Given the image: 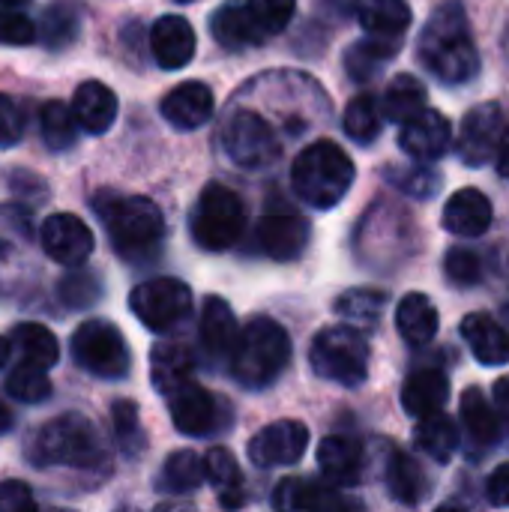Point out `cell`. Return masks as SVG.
Here are the masks:
<instances>
[{"mask_svg":"<svg viewBox=\"0 0 509 512\" xmlns=\"http://www.w3.org/2000/svg\"><path fill=\"white\" fill-rule=\"evenodd\" d=\"M162 117L174 126V129H198L204 126L213 111H216V96L204 81H183L177 84L171 93H165L162 105H159Z\"/></svg>","mask_w":509,"mask_h":512,"instance_id":"17","label":"cell"},{"mask_svg":"<svg viewBox=\"0 0 509 512\" xmlns=\"http://www.w3.org/2000/svg\"><path fill=\"white\" fill-rule=\"evenodd\" d=\"M177 3H192V0H177Z\"/></svg>","mask_w":509,"mask_h":512,"instance_id":"58","label":"cell"},{"mask_svg":"<svg viewBox=\"0 0 509 512\" xmlns=\"http://www.w3.org/2000/svg\"><path fill=\"white\" fill-rule=\"evenodd\" d=\"M78 30H81V6H75L72 0H57L42 12L36 39H42V45L51 51H63L78 39Z\"/></svg>","mask_w":509,"mask_h":512,"instance_id":"35","label":"cell"},{"mask_svg":"<svg viewBox=\"0 0 509 512\" xmlns=\"http://www.w3.org/2000/svg\"><path fill=\"white\" fill-rule=\"evenodd\" d=\"M36 510L33 489L21 480L0 483V512H30Z\"/></svg>","mask_w":509,"mask_h":512,"instance_id":"50","label":"cell"},{"mask_svg":"<svg viewBox=\"0 0 509 512\" xmlns=\"http://www.w3.org/2000/svg\"><path fill=\"white\" fill-rule=\"evenodd\" d=\"M93 231L72 213H54L42 225V249L63 267H81L93 255Z\"/></svg>","mask_w":509,"mask_h":512,"instance_id":"13","label":"cell"},{"mask_svg":"<svg viewBox=\"0 0 509 512\" xmlns=\"http://www.w3.org/2000/svg\"><path fill=\"white\" fill-rule=\"evenodd\" d=\"M204 480L213 483V489L219 492L222 507H240L243 498V474L237 459L225 450V447H213L204 456Z\"/></svg>","mask_w":509,"mask_h":512,"instance_id":"36","label":"cell"},{"mask_svg":"<svg viewBox=\"0 0 509 512\" xmlns=\"http://www.w3.org/2000/svg\"><path fill=\"white\" fill-rule=\"evenodd\" d=\"M453 144V126L450 120L435 111V108H423L417 111L414 117L402 120V129H399V147L417 159V162H432V159H441Z\"/></svg>","mask_w":509,"mask_h":512,"instance_id":"14","label":"cell"},{"mask_svg":"<svg viewBox=\"0 0 509 512\" xmlns=\"http://www.w3.org/2000/svg\"><path fill=\"white\" fill-rule=\"evenodd\" d=\"M357 18L372 36L405 39V30L411 27L414 15L408 0H357Z\"/></svg>","mask_w":509,"mask_h":512,"instance_id":"32","label":"cell"},{"mask_svg":"<svg viewBox=\"0 0 509 512\" xmlns=\"http://www.w3.org/2000/svg\"><path fill=\"white\" fill-rule=\"evenodd\" d=\"M357 168L351 156L330 138L309 144L291 165V186L300 201L315 210H333L354 186Z\"/></svg>","mask_w":509,"mask_h":512,"instance_id":"3","label":"cell"},{"mask_svg":"<svg viewBox=\"0 0 509 512\" xmlns=\"http://www.w3.org/2000/svg\"><path fill=\"white\" fill-rule=\"evenodd\" d=\"M417 57L441 84H468L480 72V51L471 36V21L462 0H444L426 21Z\"/></svg>","mask_w":509,"mask_h":512,"instance_id":"1","label":"cell"},{"mask_svg":"<svg viewBox=\"0 0 509 512\" xmlns=\"http://www.w3.org/2000/svg\"><path fill=\"white\" fill-rule=\"evenodd\" d=\"M72 360L93 378L102 381H120L129 375L132 354L123 339V333L102 318L84 321L72 333Z\"/></svg>","mask_w":509,"mask_h":512,"instance_id":"9","label":"cell"},{"mask_svg":"<svg viewBox=\"0 0 509 512\" xmlns=\"http://www.w3.org/2000/svg\"><path fill=\"white\" fill-rule=\"evenodd\" d=\"M321 6H324L327 12L345 18V15H351V12L357 9V0H321Z\"/></svg>","mask_w":509,"mask_h":512,"instance_id":"54","label":"cell"},{"mask_svg":"<svg viewBox=\"0 0 509 512\" xmlns=\"http://www.w3.org/2000/svg\"><path fill=\"white\" fill-rule=\"evenodd\" d=\"M21 135H24V114L12 96L0 93V147L18 144Z\"/></svg>","mask_w":509,"mask_h":512,"instance_id":"49","label":"cell"},{"mask_svg":"<svg viewBox=\"0 0 509 512\" xmlns=\"http://www.w3.org/2000/svg\"><path fill=\"white\" fill-rule=\"evenodd\" d=\"M6 357H9V342L0 336V369H3V363H6Z\"/></svg>","mask_w":509,"mask_h":512,"instance_id":"56","label":"cell"},{"mask_svg":"<svg viewBox=\"0 0 509 512\" xmlns=\"http://www.w3.org/2000/svg\"><path fill=\"white\" fill-rule=\"evenodd\" d=\"M237 318H234V309L222 300V297H207L204 300V309H201V321H198V336H201V345L204 351L219 360V357H228L234 342H237Z\"/></svg>","mask_w":509,"mask_h":512,"instance_id":"27","label":"cell"},{"mask_svg":"<svg viewBox=\"0 0 509 512\" xmlns=\"http://www.w3.org/2000/svg\"><path fill=\"white\" fill-rule=\"evenodd\" d=\"M30 459L45 468V465H63V468H78V471H93L108 468V450L90 420L81 414H63L51 420L48 426L39 429Z\"/></svg>","mask_w":509,"mask_h":512,"instance_id":"4","label":"cell"},{"mask_svg":"<svg viewBox=\"0 0 509 512\" xmlns=\"http://www.w3.org/2000/svg\"><path fill=\"white\" fill-rule=\"evenodd\" d=\"M72 114H75V123L90 132V135H102L114 126L117 120V96L108 84L102 81H84L78 84L75 90V99H72Z\"/></svg>","mask_w":509,"mask_h":512,"instance_id":"23","label":"cell"},{"mask_svg":"<svg viewBox=\"0 0 509 512\" xmlns=\"http://www.w3.org/2000/svg\"><path fill=\"white\" fill-rule=\"evenodd\" d=\"M12 342L15 348L21 351V360L39 366V369H51L60 357V348H57V339L48 327L42 324H18L12 330Z\"/></svg>","mask_w":509,"mask_h":512,"instance_id":"40","label":"cell"},{"mask_svg":"<svg viewBox=\"0 0 509 512\" xmlns=\"http://www.w3.org/2000/svg\"><path fill=\"white\" fill-rule=\"evenodd\" d=\"M318 465L333 486H357L366 468V450L357 438L327 435L318 444Z\"/></svg>","mask_w":509,"mask_h":512,"instance_id":"20","label":"cell"},{"mask_svg":"<svg viewBox=\"0 0 509 512\" xmlns=\"http://www.w3.org/2000/svg\"><path fill=\"white\" fill-rule=\"evenodd\" d=\"M423 108H426V87H423V81H417L414 75H396L387 84L384 102H381V114L387 120L402 123V120L414 117Z\"/></svg>","mask_w":509,"mask_h":512,"instance_id":"38","label":"cell"},{"mask_svg":"<svg viewBox=\"0 0 509 512\" xmlns=\"http://www.w3.org/2000/svg\"><path fill=\"white\" fill-rule=\"evenodd\" d=\"M462 426L477 450H489L501 438V417L480 387H468L462 396Z\"/></svg>","mask_w":509,"mask_h":512,"instance_id":"29","label":"cell"},{"mask_svg":"<svg viewBox=\"0 0 509 512\" xmlns=\"http://www.w3.org/2000/svg\"><path fill=\"white\" fill-rule=\"evenodd\" d=\"M195 372V357L189 348L177 345V342H159L150 354V375H153V387L162 396H171L180 384L192 381Z\"/></svg>","mask_w":509,"mask_h":512,"instance_id":"30","label":"cell"},{"mask_svg":"<svg viewBox=\"0 0 509 512\" xmlns=\"http://www.w3.org/2000/svg\"><path fill=\"white\" fill-rule=\"evenodd\" d=\"M198 39L183 15H162L150 27V51L162 69H183L195 57Z\"/></svg>","mask_w":509,"mask_h":512,"instance_id":"18","label":"cell"},{"mask_svg":"<svg viewBox=\"0 0 509 512\" xmlns=\"http://www.w3.org/2000/svg\"><path fill=\"white\" fill-rule=\"evenodd\" d=\"M222 144H225V153L231 156V162L246 171H261V168L273 165L282 153V141H279L276 129L267 123L264 114L249 111V108H240L231 114V120L225 123V132H222Z\"/></svg>","mask_w":509,"mask_h":512,"instance_id":"10","label":"cell"},{"mask_svg":"<svg viewBox=\"0 0 509 512\" xmlns=\"http://www.w3.org/2000/svg\"><path fill=\"white\" fill-rule=\"evenodd\" d=\"M129 309L150 333H177L192 315V291L180 279L156 276L132 288Z\"/></svg>","mask_w":509,"mask_h":512,"instance_id":"8","label":"cell"},{"mask_svg":"<svg viewBox=\"0 0 509 512\" xmlns=\"http://www.w3.org/2000/svg\"><path fill=\"white\" fill-rule=\"evenodd\" d=\"M9 429H12V411L0 402V435L9 432Z\"/></svg>","mask_w":509,"mask_h":512,"instance_id":"55","label":"cell"},{"mask_svg":"<svg viewBox=\"0 0 509 512\" xmlns=\"http://www.w3.org/2000/svg\"><path fill=\"white\" fill-rule=\"evenodd\" d=\"M309 450V429L300 420H276L249 441V459L258 468H291Z\"/></svg>","mask_w":509,"mask_h":512,"instance_id":"11","label":"cell"},{"mask_svg":"<svg viewBox=\"0 0 509 512\" xmlns=\"http://www.w3.org/2000/svg\"><path fill=\"white\" fill-rule=\"evenodd\" d=\"M210 33L228 51H243V48L261 45L267 39L258 30L255 18L249 15V9H246L243 0H228L222 9H216L213 18H210Z\"/></svg>","mask_w":509,"mask_h":512,"instance_id":"25","label":"cell"},{"mask_svg":"<svg viewBox=\"0 0 509 512\" xmlns=\"http://www.w3.org/2000/svg\"><path fill=\"white\" fill-rule=\"evenodd\" d=\"M96 213L102 216L105 231L123 258L144 261L147 255H156L165 237V216L150 198L129 195V198L96 201Z\"/></svg>","mask_w":509,"mask_h":512,"instance_id":"5","label":"cell"},{"mask_svg":"<svg viewBox=\"0 0 509 512\" xmlns=\"http://www.w3.org/2000/svg\"><path fill=\"white\" fill-rule=\"evenodd\" d=\"M384 174L399 192L420 198V201L438 195V189H441V174L426 165H390Z\"/></svg>","mask_w":509,"mask_h":512,"instance_id":"44","label":"cell"},{"mask_svg":"<svg viewBox=\"0 0 509 512\" xmlns=\"http://www.w3.org/2000/svg\"><path fill=\"white\" fill-rule=\"evenodd\" d=\"M381 120H384V114H381V105H378V99H375L372 93L354 96V99L348 102V108H345V117H342L345 135H348L351 141L363 144V147L372 144V141H378V135H381Z\"/></svg>","mask_w":509,"mask_h":512,"instance_id":"39","label":"cell"},{"mask_svg":"<svg viewBox=\"0 0 509 512\" xmlns=\"http://www.w3.org/2000/svg\"><path fill=\"white\" fill-rule=\"evenodd\" d=\"M231 378L246 390L273 387L291 366V336L273 318H252L228 354Z\"/></svg>","mask_w":509,"mask_h":512,"instance_id":"2","label":"cell"},{"mask_svg":"<svg viewBox=\"0 0 509 512\" xmlns=\"http://www.w3.org/2000/svg\"><path fill=\"white\" fill-rule=\"evenodd\" d=\"M36 42V24L15 6L0 9V45H30Z\"/></svg>","mask_w":509,"mask_h":512,"instance_id":"48","label":"cell"},{"mask_svg":"<svg viewBox=\"0 0 509 512\" xmlns=\"http://www.w3.org/2000/svg\"><path fill=\"white\" fill-rule=\"evenodd\" d=\"M486 498L492 507H509V465H498L486 480Z\"/></svg>","mask_w":509,"mask_h":512,"instance_id":"51","label":"cell"},{"mask_svg":"<svg viewBox=\"0 0 509 512\" xmlns=\"http://www.w3.org/2000/svg\"><path fill=\"white\" fill-rule=\"evenodd\" d=\"M42 141L54 153H63L75 144V114L69 111V105L51 99L42 108Z\"/></svg>","mask_w":509,"mask_h":512,"instance_id":"43","label":"cell"},{"mask_svg":"<svg viewBox=\"0 0 509 512\" xmlns=\"http://www.w3.org/2000/svg\"><path fill=\"white\" fill-rule=\"evenodd\" d=\"M369 360H372L369 342L351 324L324 327L309 348L312 372L342 387H360L369 378Z\"/></svg>","mask_w":509,"mask_h":512,"instance_id":"6","label":"cell"},{"mask_svg":"<svg viewBox=\"0 0 509 512\" xmlns=\"http://www.w3.org/2000/svg\"><path fill=\"white\" fill-rule=\"evenodd\" d=\"M504 108L498 102H483L474 105L462 117V132H459V159L471 168L486 165L501 141L504 132Z\"/></svg>","mask_w":509,"mask_h":512,"instance_id":"12","label":"cell"},{"mask_svg":"<svg viewBox=\"0 0 509 512\" xmlns=\"http://www.w3.org/2000/svg\"><path fill=\"white\" fill-rule=\"evenodd\" d=\"M459 333L483 366H507L509 363V333L492 315L486 312L465 315Z\"/></svg>","mask_w":509,"mask_h":512,"instance_id":"24","label":"cell"},{"mask_svg":"<svg viewBox=\"0 0 509 512\" xmlns=\"http://www.w3.org/2000/svg\"><path fill=\"white\" fill-rule=\"evenodd\" d=\"M384 309H387V294L375 288H351L336 300V312L351 327H363V330H378Z\"/></svg>","mask_w":509,"mask_h":512,"instance_id":"37","label":"cell"},{"mask_svg":"<svg viewBox=\"0 0 509 512\" xmlns=\"http://www.w3.org/2000/svg\"><path fill=\"white\" fill-rule=\"evenodd\" d=\"M246 9L255 18L258 30L270 39L291 24L297 12V0H246Z\"/></svg>","mask_w":509,"mask_h":512,"instance_id":"45","label":"cell"},{"mask_svg":"<svg viewBox=\"0 0 509 512\" xmlns=\"http://www.w3.org/2000/svg\"><path fill=\"white\" fill-rule=\"evenodd\" d=\"M171 420L180 435L207 438L219 426V405L216 399L195 381L180 384L171 396Z\"/></svg>","mask_w":509,"mask_h":512,"instance_id":"16","label":"cell"},{"mask_svg":"<svg viewBox=\"0 0 509 512\" xmlns=\"http://www.w3.org/2000/svg\"><path fill=\"white\" fill-rule=\"evenodd\" d=\"M99 288L102 285H99V279H96L93 270H78L75 267V273H69L60 282V300L69 309H84V306H90L99 297Z\"/></svg>","mask_w":509,"mask_h":512,"instance_id":"47","label":"cell"},{"mask_svg":"<svg viewBox=\"0 0 509 512\" xmlns=\"http://www.w3.org/2000/svg\"><path fill=\"white\" fill-rule=\"evenodd\" d=\"M441 222L456 237H483L495 222V210H492V201L486 198V192L459 189L456 195H450V201L441 213Z\"/></svg>","mask_w":509,"mask_h":512,"instance_id":"19","label":"cell"},{"mask_svg":"<svg viewBox=\"0 0 509 512\" xmlns=\"http://www.w3.org/2000/svg\"><path fill=\"white\" fill-rule=\"evenodd\" d=\"M495 165H498V174L509 180V126H504L501 132V141H498V150H495Z\"/></svg>","mask_w":509,"mask_h":512,"instance_id":"53","label":"cell"},{"mask_svg":"<svg viewBox=\"0 0 509 512\" xmlns=\"http://www.w3.org/2000/svg\"><path fill=\"white\" fill-rule=\"evenodd\" d=\"M387 489H390V495L399 504L417 507L429 495V477L423 474L420 462L411 453L390 450V459H387Z\"/></svg>","mask_w":509,"mask_h":512,"instance_id":"31","label":"cell"},{"mask_svg":"<svg viewBox=\"0 0 509 512\" xmlns=\"http://www.w3.org/2000/svg\"><path fill=\"white\" fill-rule=\"evenodd\" d=\"M273 507L276 510H345V507H360L348 498H342L333 486H324L318 480H282L273 492Z\"/></svg>","mask_w":509,"mask_h":512,"instance_id":"21","label":"cell"},{"mask_svg":"<svg viewBox=\"0 0 509 512\" xmlns=\"http://www.w3.org/2000/svg\"><path fill=\"white\" fill-rule=\"evenodd\" d=\"M438 327H441V315L426 294L414 291V294L402 297V303L396 309V330L411 348L429 345L438 336Z\"/></svg>","mask_w":509,"mask_h":512,"instance_id":"26","label":"cell"},{"mask_svg":"<svg viewBox=\"0 0 509 512\" xmlns=\"http://www.w3.org/2000/svg\"><path fill=\"white\" fill-rule=\"evenodd\" d=\"M255 237H258V246L267 258L273 261H297L306 246H309V237H312V228L303 216L297 213H267L258 228H255Z\"/></svg>","mask_w":509,"mask_h":512,"instance_id":"15","label":"cell"},{"mask_svg":"<svg viewBox=\"0 0 509 512\" xmlns=\"http://www.w3.org/2000/svg\"><path fill=\"white\" fill-rule=\"evenodd\" d=\"M24 3H30V0H0V6H24Z\"/></svg>","mask_w":509,"mask_h":512,"instance_id":"57","label":"cell"},{"mask_svg":"<svg viewBox=\"0 0 509 512\" xmlns=\"http://www.w3.org/2000/svg\"><path fill=\"white\" fill-rule=\"evenodd\" d=\"M450 402V378L441 369H417L402 384V408L411 417H429Z\"/></svg>","mask_w":509,"mask_h":512,"instance_id":"22","label":"cell"},{"mask_svg":"<svg viewBox=\"0 0 509 512\" xmlns=\"http://www.w3.org/2000/svg\"><path fill=\"white\" fill-rule=\"evenodd\" d=\"M204 483V459L195 450H177L165 459L156 489L165 495H192Z\"/></svg>","mask_w":509,"mask_h":512,"instance_id":"34","label":"cell"},{"mask_svg":"<svg viewBox=\"0 0 509 512\" xmlns=\"http://www.w3.org/2000/svg\"><path fill=\"white\" fill-rule=\"evenodd\" d=\"M243 228H246L243 198L222 183L204 186V192L198 195L195 210L189 216L192 240L204 252H225L243 237Z\"/></svg>","mask_w":509,"mask_h":512,"instance_id":"7","label":"cell"},{"mask_svg":"<svg viewBox=\"0 0 509 512\" xmlns=\"http://www.w3.org/2000/svg\"><path fill=\"white\" fill-rule=\"evenodd\" d=\"M6 393L24 405H39L51 396V381L45 375V369L21 360L9 375H6Z\"/></svg>","mask_w":509,"mask_h":512,"instance_id":"41","label":"cell"},{"mask_svg":"<svg viewBox=\"0 0 509 512\" xmlns=\"http://www.w3.org/2000/svg\"><path fill=\"white\" fill-rule=\"evenodd\" d=\"M444 273L453 285L459 288H471L483 279L486 267H483V255L468 249V246H453L444 258Z\"/></svg>","mask_w":509,"mask_h":512,"instance_id":"46","label":"cell"},{"mask_svg":"<svg viewBox=\"0 0 509 512\" xmlns=\"http://www.w3.org/2000/svg\"><path fill=\"white\" fill-rule=\"evenodd\" d=\"M414 444L432 462L447 465L456 456V450H459V426L444 411L429 414V417H420V423L414 429Z\"/></svg>","mask_w":509,"mask_h":512,"instance_id":"33","label":"cell"},{"mask_svg":"<svg viewBox=\"0 0 509 512\" xmlns=\"http://www.w3.org/2000/svg\"><path fill=\"white\" fill-rule=\"evenodd\" d=\"M111 423H114V432H117V441H120V450L129 456V459H138L147 447V435L141 429V417H138V405L129 402V399H120L111 405Z\"/></svg>","mask_w":509,"mask_h":512,"instance_id":"42","label":"cell"},{"mask_svg":"<svg viewBox=\"0 0 509 512\" xmlns=\"http://www.w3.org/2000/svg\"><path fill=\"white\" fill-rule=\"evenodd\" d=\"M402 51V39H387V36H366L360 42H354L348 51H345V72L357 81V84H366V81H375L384 66Z\"/></svg>","mask_w":509,"mask_h":512,"instance_id":"28","label":"cell"},{"mask_svg":"<svg viewBox=\"0 0 509 512\" xmlns=\"http://www.w3.org/2000/svg\"><path fill=\"white\" fill-rule=\"evenodd\" d=\"M495 411H498V417L509 426V375H504L495 384Z\"/></svg>","mask_w":509,"mask_h":512,"instance_id":"52","label":"cell"}]
</instances>
